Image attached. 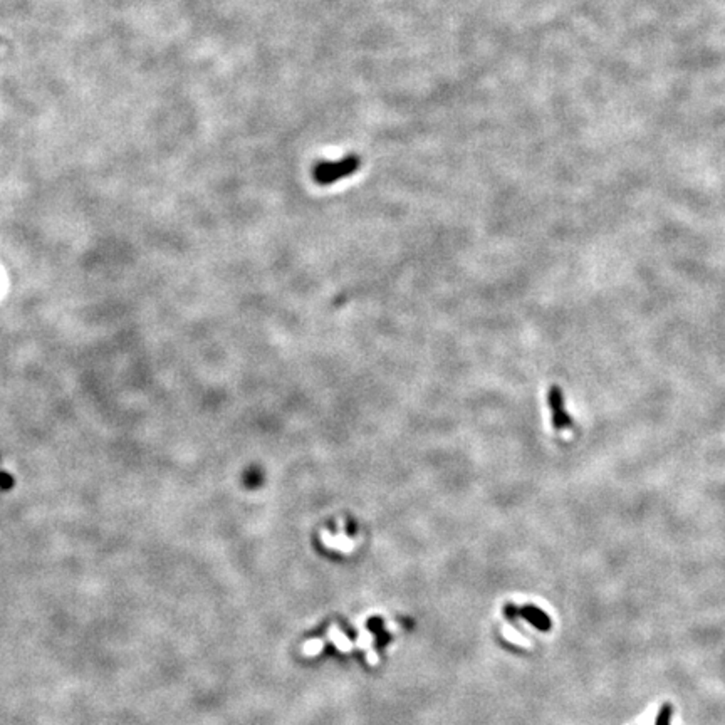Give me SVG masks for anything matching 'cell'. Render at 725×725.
Here are the masks:
<instances>
[{"mask_svg": "<svg viewBox=\"0 0 725 725\" xmlns=\"http://www.w3.org/2000/svg\"><path fill=\"white\" fill-rule=\"evenodd\" d=\"M360 168V158L358 157H346L343 160L337 161H324L314 168V180L319 185H331L343 180Z\"/></svg>", "mask_w": 725, "mask_h": 725, "instance_id": "6da1fadb", "label": "cell"}, {"mask_svg": "<svg viewBox=\"0 0 725 725\" xmlns=\"http://www.w3.org/2000/svg\"><path fill=\"white\" fill-rule=\"evenodd\" d=\"M548 406L551 411V423L556 431H564L573 429L571 415L568 413L564 405V395L557 386H552L548 392Z\"/></svg>", "mask_w": 725, "mask_h": 725, "instance_id": "7a4b0ae2", "label": "cell"}, {"mask_svg": "<svg viewBox=\"0 0 725 725\" xmlns=\"http://www.w3.org/2000/svg\"><path fill=\"white\" fill-rule=\"evenodd\" d=\"M668 720H670V708L665 707V708H663L662 714H660V717H658L657 725H668Z\"/></svg>", "mask_w": 725, "mask_h": 725, "instance_id": "3957f363", "label": "cell"}, {"mask_svg": "<svg viewBox=\"0 0 725 725\" xmlns=\"http://www.w3.org/2000/svg\"><path fill=\"white\" fill-rule=\"evenodd\" d=\"M12 486V477L7 474H0V487L9 488Z\"/></svg>", "mask_w": 725, "mask_h": 725, "instance_id": "277c9868", "label": "cell"}]
</instances>
